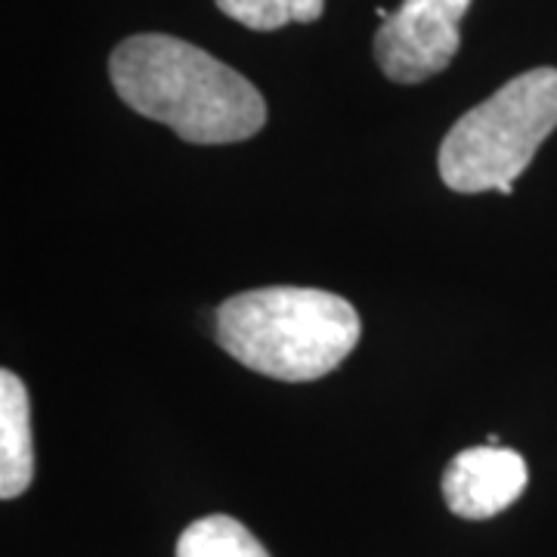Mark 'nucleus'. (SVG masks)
Wrapping results in <instances>:
<instances>
[{"mask_svg":"<svg viewBox=\"0 0 557 557\" xmlns=\"http://www.w3.org/2000/svg\"><path fill=\"white\" fill-rule=\"evenodd\" d=\"M471 0H403L375 35L379 69L394 84L440 75L461 47V16Z\"/></svg>","mask_w":557,"mask_h":557,"instance_id":"nucleus-4","label":"nucleus"},{"mask_svg":"<svg viewBox=\"0 0 557 557\" xmlns=\"http://www.w3.org/2000/svg\"><path fill=\"white\" fill-rule=\"evenodd\" d=\"M354 304L322 288L273 285L223 300L214 338L245 369L276 381H317L359 344Z\"/></svg>","mask_w":557,"mask_h":557,"instance_id":"nucleus-2","label":"nucleus"},{"mask_svg":"<svg viewBox=\"0 0 557 557\" xmlns=\"http://www.w3.org/2000/svg\"><path fill=\"white\" fill-rule=\"evenodd\" d=\"M220 13L251 32H276L288 22H317L325 0H214Z\"/></svg>","mask_w":557,"mask_h":557,"instance_id":"nucleus-8","label":"nucleus"},{"mask_svg":"<svg viewBox=\"0 0 557 557\" xmlns=\"http://www.w3.org/2000/svg\"><path fill=\"white\" fill-rule=\"evenodd\" d=\"M177 557H270V552L236 518L208 515L180 533Z\"/></svg>","mask_w":557,"mask_h":557,"instance_id":"nucleus-7","label":"nucleus"},{"mask_svg":"<svg viewBox=\"0 0 557 557\" xmlns=\"http://www.w3.org/2000/svg\"><path fill=\"white\" fill-rule=\"evenodd\" d=\"M557 127V69L542 65L502 84L453 124L440 146V177L453 193H511Z\"/></svg>","mask_w":557,"mask_h":557,"instance_id":"nucleus-3","label":"nucleus"},{"mask_svg":"<svg viewBox=\"0 0 557 557\" xmlns=\"http://www.w3.org/2000/svg\"><path fill=\"white\" fill-rule=\"evenodd\" d=\"M109 78L137 115L161 121L196 146L242 143L267 124V102L251 81L171 35L149 32L121 40Z\"/></svg>","mask_w":557,"mask_h":557,"instance_id":"nucleus-1","label":"nucleus"},{"mask_svg":"<svg viewBox=\"0 0 557 557\" xmlns=\"http://www.w3.org/2000/svg\"><path fill=\"white\" fill-rule=\"evenodd\" d=\"M527 480L530 471L520 453L486 443L449 461L443 471V498L458 518L490 520L523 496Z\"/></svg>","mask_w":557,"mask_h":557,"instance_id":"nucleus-5","label":"nucleus"},{"mask_svg":"<svg viewBox=\"0 0 557 557\" xmlns=\"http://www.w3.org/2000/svg\"><path fill=\"white\" fill-rule=\"evenodd\" d=\"M35 478L32 406L28 394L10 369L0 372V496L16 498Z\"/></svg>","mask_w":557,"mask_h":557,"instance_id":"nucleus-6","label":"nucleus"}]
</instances>
